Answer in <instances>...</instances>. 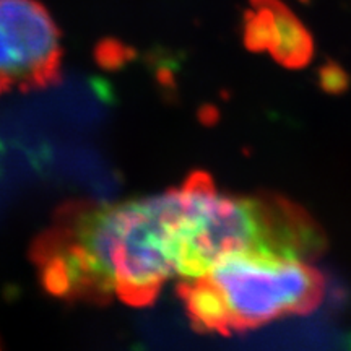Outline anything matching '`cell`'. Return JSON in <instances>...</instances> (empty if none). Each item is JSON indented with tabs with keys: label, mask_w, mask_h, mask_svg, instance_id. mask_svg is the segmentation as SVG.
<instances>
[{
	"label": "cell",
	"mask_w": 351,
	"mask_h": 351,
	"mask_svg": "<svg viewBox=\"0 0 351 351\" xmlns=\"http://www.w3.org/2000/svg\"><path fill=\"white\" fill-rule=\"evenodd\" d=\"M243 32L249 49L269 52L287 67H304L313 59V36L282 0H251Z\"/></svg>",
	"instance_id": "obj_4"
},
{
	"label": "cell",
	"mask_w": 351,
	"mask_h": 351,
	"mask_svg": "<svg viewBox=\"0 0 351 351\" xmlns=\"http://www.w3.org/2000/svg\"><path fill=\"white\" fill-rule=\"evenodd\" d=\"M320 80L326 90L339 91L346 85V77L339 67H327L320 73Z\"/></svg>",
	"instance_id": "obj_6"
},
{
	"label": "cell",
	"mask_w": 351,
	"mask_h": 351,
	"mask_svg": "<svg viewBox=\"0 0 351 351\" xmlns=\"http://www.w3.org/2000/svg\"><path fill=\"white\" fill-rule=\"evenodd\" d=\"M178 192L78 208L43 244V276L62 296L153 301L178 278Z\"/></svg>",
	"instance_id": "obj_1"
},
{
	"label": "cell",
	"mask_w": 351,
	"mask_h": 351,
	"mask_svg": "<svg viewBox=\"0 0 351 351\" xmlns=\"http://www.w3.org/2000/svg\"><path fill=\"white\" fill-rule=\"evenodd\" d=\"M60 33L38 0H0V90L43 86L57 77Z\"/></svg>",
	"instance_id": "obj_3"
},
{
	"label": "cell",
	"mask_w": 351,
	"mask_h": 351,
	"mask_svg": "<svg viewBox=\"0 0 351 351\" xmlns=\"http://www.w3.org/2000/svg\"><path fill=\"white\" fill-rule=\"evenodd\" d=\"M205 276L221 296L231 332L307 313L324 295L322 275L306 258L291 254H232Z\"/></svg>",
	"instance_id": "obj_2"
},
{
	"label": "cell",
	"mask_w": 351,
	"mask_h": 351,
	"mask_svg": "<svg viewBox=\"0 0 351 351\" xmlns=\"http://www.w3.org/2000/svg\"><path fill=\"white\" fill-rule=\"evenodd\" d=\"M182 300L195 327L207 332H231L221 296L207 276L182 282Z\"/></svg>",
	"instance_id": "obj_5"
}]
</instances>
